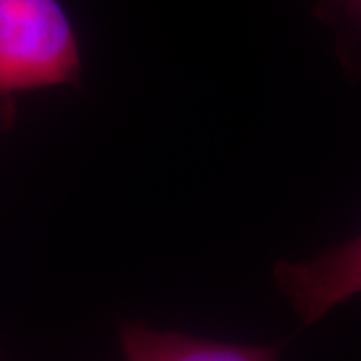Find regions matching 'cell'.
<instances>
[{
    "instance_id": "cell-2",
    "label": "cell",
    "mask_w": 361,
    "mask_h": 361,
    "mask_svg": "<svg viewBox=\"0 0 361 361\" xmlns=\"http://www.w3.org/2000/svg\"><path fill=\"white\" fill-rule=\"evenodd\" d=\"M273 279L301 325H313L361 293V233L305 261H279Z\"/></svg>"
},
{
    "instance_id": "cell-3",
    "label": "cell",
    "mask_w": 361,
    "mask_h": 361,
    "mask_svg": "<svg viewBox=\"0 0 361 361\" xmlns=\"http://www.w3.org/2000/svg\"><path fill=\"white\" fill-rule=\"evenodd\" d=\"M118 343L125 361H279L281 345L225 343L151 325L123 322Z\"/></svg>"
},
{
    "instance_id": "cell-1",
    "label": "cell",
    "mask_w": 361,
    "mask_h": 361,
    "mask_svg": "<svg viewBox=\"0 0 361 361\" xmlns=\"http://www.w3.org/2000/svg\"><path fill=\"white\" fill-rule=\"evenodd\" d=\"M80 80L82 52L63 0H0V130L13 127L20 97Z\"/></svg>"
},
{
    "instance_id": "cell-4",
    "label": "cell",
    "mask_w": 361,
    "mask_h": 361,
    "mask_svg": "<svg viewBox=\"0 0 361 361\" xmlns=\"http://www.w3.org/2000/svg\"><path fill=\"white\" fill-rule=\"evenodd\" d=\"M315 16L336 32V51L345 73L361 75V0H317Z\"/></svg>"
}]
</instances>
